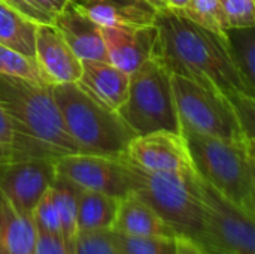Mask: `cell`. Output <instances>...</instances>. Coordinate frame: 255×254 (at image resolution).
Returning <instances> with one entry per match:
<instances>
[{
    "label": "cell",
    "mask_w": 255,
    "mask_h": 254,
    "mask_svg": "<svg viewBox=\"0 0 255 254\" xmlns=\"http://www.w3.org/2000/svg\"><path fill=\"white\" fill-rule=\"evenodd\" d=\"M190 0H166V4H167V9H172V10H179L182 9Z\"/></svg>",
    "instance_id": "836d02e7"
},
{
    "label": "cell",
    "mask_w": 255,
    "mask_h": 254,
    "mask_svg": "<svg viewBox=\"0 0 255 254\" xmlns=\"http://www.w3.org/2000/svg\"><path fill=\"white\" fill-rule=\"evenodd\" d=\"M52 25L60 31L69 48L82 60L108 61L102 27L72 1L54 16Z\"/></svg>",
    "instance_id": "5bb4252c"
},
{
    "label": "cell",
    "mask_w": 255,
    "mask_h": 254,
    "mask_svg": "<svg viewBox=\"0 0 255 254\" xmlns=\"http://www.w3.org/2000/svg\"><path fill=\"white\" fill-rule=\"evenodd\" d=\"M100 27H139L154 24L158 9L146 0H75L72 1Z\"/></svg>",
    "instance_id": "2e32d148"
},
{
    "label": "cell",
    "mask_w": 255,
    "mask_h": 254,
    "mask_svg": "<svg viewBox=\"0 0 255 254\" xmlns=\"http://www.w3.org/2000/svg\"><path fill=\"white\" fill-rule=\"evenodd\" d=\"M42 10H45L48 15H51L52 18L58 13V12H61L64 7H66V4L70 1V0H33Z\"/></svg>",
    "instance_id": "d6a6232c"
},
{
    "label": "cell",
    "mask_w": 255,
    "mask_h": 254,
    "mask_svg": "<svg viewBox=\"0 0 255 254\" xmlns=\"http://www.w3.org/2000/svg\"><path fill=\"white\" fill-rule=\"evenodd\" d=\"M55 177L52 159H12L0 163V190L24 216H31Z\"/></svg>",
    "instance_id": "30bf717a"
},
{
    "label": "cell",
    "mask_w": 255,
    "mask_h": 254,
    "mask_svg": "<svg viewBox=\"0 0 255 254\" xmlns=\"http://www.w3.org/2000/svg\"><path fill=\"white\" fill-rule=\"evenodd\" d=\"M66 130L79 154L123 157L136 136L117 111L90 99L76 84L51 85Z\"/></svg>",
    "instance_id": "277c9868"
},
{
    "label": "cell",
    "mask_w": 255,
    "mask_h": 254,
    "mask_svg": "<svg viewBox=\"0 0 255 254\" xmlns=\"http://www.w3.org/2000/svg\"><path fill=\"white\" fill-rule=\"evenodd\" d=\"M114 237L124 254H175L176 250V237H127L117 232Z\"/></svg>",
    "instance_id": "d4e9b609"
},
{
    "label": "cell",
    "mask_w": 255,
    "mask_h": 254,
    "mask_svg": "<svg viewBox=\"0 0 255 254\" xmlns=\"http://www.w3.org/2000/svg\"><path fill=\"white\" fill-rule=\"evenodd\" d=\"M78 192H79L78 187H75L72 183H69L67 180L58 175L55 177L51 186V193L60 219V237L72 254H75V244L78 237V226H76Z\"/></svg>",
    "instance_id": "44dd1931"
},
{
    "label": "cell",
    "mask_w": 255,
    "mask_h": 254,
    "mask_svg": "<svg viewBox=\"0 0 255 254\" xmlns=\"http://www.w3.org/2000/svg\"><path fill=\"white\" fill-rule=\"evenodd\" d=\"M227 28H245L255 25L254 0H221Z\"/></svg>",
    "instance_id": "4316f807"
},
{
    "label": "cell",
    "mask_w": 255,
    "mask_h": 254,
    "mask_svg": "<svg viewBox=\"0 0 255 254\" xmlns=\"http://www.w3.org/2000/svg\"><path fill=\"white\" fill-rule=\"evenodd\" d=\"M117 112L136 136L161 130L181 133L172 72L160 57L130 73L127 97Z\"/></svg>",
    "instance_id": "5b68a950"
},
{
    "label": "cell",
    "mask_w": 255,
    "mask_h": 254,
    "mask_svg": "<svg viewBox=\"0 0 255 254\" xmlns=\"http://www.w3.org/2000/svg\"><path fill=\"white\" fill-rule=\"evenodd\" d=\"M158 54L172 73L191 78L226 94L233 105L254 96L238 69L227 37L199 27L172 9L158 10Z\"/></svg>",
    "instance_id": "6da1fadb"
},
{
    "label": "cell",
    "mask_w": 255,
    "mask_h": 254,
    "mask_svg": "<svg viewBox=\"0 0 255 254\" xmlns=\"http://www.w3.org/2000/svg\"><path fill=\"white\" fill-rule=\"evenodd\" d=\"M123 157L136 168L148 172L179 175L194 172L182 133L161 130L134 136Z\"/></svg>",
    "instance_id": "8fae6325"
},
{
    "label": "cell",
    "mask_w": 255,
    "mask_h": 254,
    "mask_svg": "<svg viewBox=\"0 0 255 254\" xmlns=\"http://www.w3.org/2000/svg\"><path fill=\"white\" fill-rule=\"evenodd\" d=\"M34 61L48 85L76 84L82 73V61L52 24H39L36 28Z\"/></svg>",
    "instance_id": "4fadbf2b"
},
{
    "label": "cell",
    "mask_w": 255,
    "mask_h": 254,
    "mask_svg": "<svg viewBox=\"0 0 255 254\" xmlns=\"http://www.w3.org/2000/svg\"><path fill=\"white\" fill-rule=\"evenodd\" d=\"M12 142H13L12 126H10L7 114L4 112V109L0 105V144L4 147H9L12 150Z\"/></svg>",
    "instance_id": "1f68e13d"
},
{
    "label": "cell",
    "mask_w": 255,
    "mask_h": 254,
    "mask_svg": "<svg viewBox=\"0 0 255 254\" xmlns=\"http://www.w3.org/2000/svg\"><path fill=\"white\" fill-rule=\"evenodd\" d=\"M37 231L0 190V254H34Z\"/></svg>",
    "instance_id": "ac0fdd59"
},
{
    "label": "cell",
    "mask_w": 255,
    "mask_h": 254,
    "mask_svg": "<svg viewBox=\"0 0 255 254\" xmlns=\"http://www.w3.org/2000/svg\"><path fill=\"white\" fill-rule=\"evenodd\" d=\"M203 205V231L199 243L209 254H255L253 214L196 175Z\"/></svg>",
    "instance_id": "ba28073f"
},
{
    "label": "cell",
    "mask_w": 255,
    "mask_h": 254,
    "mask_svg": "<svg viewBox=\"0 0 255 254\" xmlns=\"http://www.w3.org/2000/svg\"><path fill=\"white\" fill-rule=\"evenodd\" d=\"M175 12L202 28L226 36L227 25L221 0H190L182 9Z\"/></svg>",
    "instance_id": "603a6c76"
},
{
    "label": "cell",
    "mask_w": 255,
    "mask_h": 254,
    "mask_svg": "<svg viewBox=\"0 0 255 254\" xmlns=\"http://www.w3.org/2000/svg\"><path fill=\"white\" fill-rule=\"evenodd\" d=\"M226 37L232 57L251 88L255 85V25L245 28H227Z\"/></svg>",
    "instance_id": "7402d4cb"
},
{
    "label": "cell",
    "mask_w": 255,
    "mask_h": 254,
    "mask_svg": "<svg viewBox=\"0 0 255 254\" xmlns=\"http://www.w3.org/2000/svg\"><path fill=\"white\" fill-rule=\"evenodd\" d=\"M120 199L97 192L79 190L76 226L79 232L112 231Z\"/></svg>",
    "instance_id": "d6986e66"
},
{
    "label": "cell",
    "mask_w": 255,
    "mask_h": 254,
    "mask_svg": "<svg viewBox=\"0 0 255 254\" xmlns=\"http://www.w3.org/2000/svg\"><path fill=\"white\" fill-rule=\"evenodd\" d=\"M108 60L126 73L136 72L158 54V27H102Z\"/></svg>",
    "instance_id": "7c38bea8"
},
{
    "label": "cell",
    "mask_w": 255,
    "mask_h": 254,
    "mask_svg": "<svg viewBox=\"0 0 255 254\" xmlns=\"http://www.w3.org/2000/svg\"><path fill=\"white\" fill-rule=\"evenodd\" d=\"M25 18L31 19L36 24H52L54 18L42 10L33 0H1Z\"/></svg>",
    "instance_id": "f1b7e54d"
},
{
    "label": "cell",
    "mask_w": 255,
    "mask_h": 254,
    "mask_svg": "<svg viewBox=\"0 0 255 254\" xmlns=\"http://www.w3.org/2000/svg\"><path fill=\"white\" fill-rule=\"evenodd\" d=\"M112 231L127 237H178L175 229L134 193L120 199Z\"/></svg>",
    "instance_id": "e0dca14e"
},
{
    "label": "cell",
    "mask_w": 255,
    "mask_h": 254,
    "mask_svg": "<svg viewBox=\"0 0 255 254\" xmlns=\"http://www.w3.org/2000/svg\"><path fill=\"white\" fill-rule=\"evenodd\" d=\"M0 105L13 132L12 159L55 160L78 153V147L66 130L51 85L0 75Z\"/></svg>",
    "instance_id": "7a4b0ae2"
},
{
    "label": "cell",
    "mask_w": 255,
    "mask_h": 254,
    "mask_svg": "<svg viewBox=\"0 0 255 254\" xmlns=\"http://www.w3.org/2000/svg\"><path fill=\"white\" fill-rule=\"evenodd\" d=\"M39 24L0 0V43L34 58V37Z\"/></svg>",
    "instance_id": "ffe728a7"
},
{
    "label": "cell",
    "mask_w": 255,
    "mask_h": 254,
    "mask_svg": "<svg viewBox=\"0 0 255 254\" xmlns=\"http://www.w3.org/2000/svg\"><path fill=\"white\" fill-rule=\"evenodd\" d=\"M0 75L22 78L27 81L45 84L34 58L25 57L21 52L3 43H0Z\"/></svg>",
    "instance_id": "cb8c5ba5"
},
{
    "label": "cell",
    "mask_w": 255,
    "mask_h": 254,
    "mask_svg": "<svg viewBox=\"0 0 255 254\" xmlns=\"http://www.w3.org/2000/svg\"><path fill=\"white\" fill-rule=\"evenodd\" d=\"M31 219L37 231L60 235V219H58V211H57V207L51 193V187L36 204L31 213Z\"/></svg>",
    "instance_id": "83f0119b"
},
{
    "label": "cell",
    "mask_w": 255,
    "mask_h": 254,
    "mask_svg": "<svg viewBox=\"0 0 255 254\" xmlns=\"http://www.w3.org/2000/svg\"><path fill=\"white\" fill-rule=\"evenodd\" d=\"M148 3H151L155 9L158 10H163V9H167V4H166V0H146Z\"/></svg>",
    "instance_id": "d590c367"
},
{
    "label": "cell",
    "mask_w": 255,
    "mask_h": 254,
    "mask_svg": "<svg viewBox=\"0 0 255 254\" xmlns=\"http://www.w3.org/2000/svg\"><path fill=\"white\" fill-rule=\"evenodd\" d=\"M70 1H75V0H70Z\"/></svg>",
    "instance_id": "8d00e7d4"
},
{
    "label": "cell",
    "mask_w": 255,
    "mask_h": 254,
    "mask_svg": "<svg viewBox=\"0 0 255 254\" xmlns=\"http://www.w3.org/2000/svg\"><path fill=\"white\" fill-rule=\"evenodd\" d=\"M37 231V229H36ZM34 254H72L60 235L37 231Z\"/></svg>",
    "instance_id": "f546056e"
},
{
    "label": "cell",
    "mask_w": 255,
    "mask_h": 254,
    "mask_svg": "<svg viewBox=\"0 0 255 254\" xmlns=\"http://www.w3.org/2000/svg\"><path fill=\"white\" fill-rule=\"evenodd\" d=\"M175 254H209L199 243L188 237H176V250Z\"/></svg>",
    "instance_id": "4dcf8cb0"
},
{
    "label": "cell",
    "mask_w": 255,
    "mask_h": 254,
    "mask_svg": "<svg viewBox=\"0 0 255 254\" xmlns=\"http://www.w3.org/2000/svg\"><path fill=\"white\" fill-rule=\"evenodd\" d=\"M199 178L255 216V156L251 139H221L181 130Z\"/></svg>",
    "instance_id": "3957f363"
},
{
    "label": "cell",
    "mask_w": 255,
    "mask_h": 254,
    "mask_svg": "<svg viewBox=\"0 0 255 254\" xmlns=\"http://www.w3.org/2000/svg\"><path fill=\"white\" fill-rule=\"evenodd\" d=\"M55 172L79 190L121 199L131 193V180L124 157L66 154L55 159Z\"/></svg>",
    "instance_id": "9c48e42d"
},
{
    "label": "cell",
    "mask_w": 255,
    "mask_h": 254,
    "mask_svg": "<svg viewBox=\"0 0 255 254\" xmlns=\"http://www.w3.org/2000/svg\"><path fill=\"white\" fill-rule=\"evenodd\" d=\"M75 254H124L118 247L112 231L79 232Z\"/></svg>",
    "instance_id": "484cf974"
},
{
    "label": "cell",
    "mask_w": 255,
    "mask_h": 254,
    "mask_svg": "<svg viewBox=\"0 0 255 254\" xmlns=\"http://www.w3.org/2000/svg\"><path fill=\"white\" fill-rule=\"evenodd\" d=\"M12 159V150L0 144V163H4Z\"/></svg>",
    "instance_id": "e575fe53"
},
{
    "label": "cell",
    "mask_w": 255,
    "mask_h": 254,
    "mask_svg": "<svg viewBox=\"0 0 255 254\" xmlns=\"http://www.w3.org/2000/svg\"><path fill=\"white\" fill-rule=\"evenodd\" d=\"M127 166L131 180V193L145 201L175 229L178 237L182 235L197 241L203 231V205L197 189L196 172L188 175L148 172L128 162Z\"/></svg>",
    "instance_id": "8992f818"
},
{
    "label": "cell",
    "mask_w": 255,
    "mask_h": 254,
    "mask_svg": "<svg viewBox=\"0 0 255 254\" xmlns=\"http://www.w3.org/2000/svg\"><path fill=\"white\" fill-rule=\"evenodd\" d=\"M128 78V73L108 61L82 60V73L76 85L100 106L118 111L127 97Z\"/></svg>",
    "instance_id": "9a60e30c"
},
{
    "label": "cell",
    "mask_w": 255,
    "mask_h": 254,
    "mask_svg": "<svg viewBox=\"0 0 255 254\" xmlns=\"http://www.w3.org/2000/svg\"><path fill=\"white\" fill-rule=\"evenodd\" d=\"M172 88L181 130L221 139H251L233 102L217 88L176 73H172Z\"/></svg>",
    "instance_id": "52a82bcc"
}]
</instances>
